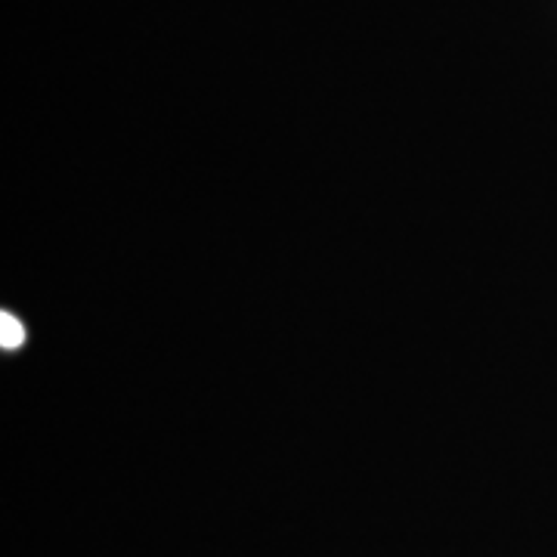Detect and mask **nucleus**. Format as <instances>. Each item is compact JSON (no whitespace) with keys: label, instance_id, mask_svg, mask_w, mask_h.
I'll return each instance as SVG.
<instances>
[{"label":"nucleus","instance_id":"f257e3e1","mask_svg":"<svg viewBox=\"0 0 557 557\" xmlns=\"http://www.w3.org/2000/svg\"><path fill=\"white\" fill-rule=\"evenodd\" d=\"M22 341H25V329H22L20 319L3 313L0 317V344H3V350H16V347H22Z\"/></svg>","mask_w":557,"mask_h":557}]
</instances>
